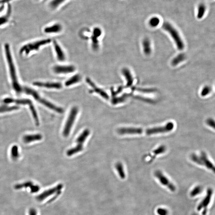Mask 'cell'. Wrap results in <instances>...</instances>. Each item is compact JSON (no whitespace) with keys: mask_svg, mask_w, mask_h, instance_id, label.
I'll return each instance as SVG.
<instances>
[{"mask_svg":"<svg viewBox=\"0 0 215 215\" xmlns=\"http://www.w3.org/2000/svg\"><path fill=\"white\" fill-rule=\"evenodd\" d=\"M206 123L208 126L215 130V120H214L211 118H208L206 121Z\"/></svg>","mask_w":215,"mask_h":215,"instance_id":"cell-35","label":"cell"},{"mask_svg":"<svg viewBox=\"0 0 215 215\" xmlns=\"http://www.w3.org/2000/svg\"><path fill=\"white\" fill-rule=\"evenodd\" d=\"M75 70V67L73 65H57L53 68L54 71L57 74H68Z\"/></svg>","mask_w":215,"mask_h":215,"instance_id":"cell-12","label":"cell"},{"mask_svg":"<svg viewBox=\"0 0 215 215\" xmlns=\"http://www.w3.org/2000/svg\"><path fill=\"white\" fill-rule=\"evenodd\" d=\"M78 112V108L76 106L72 108L71 110L63 132V135L64 137H67L69 136L73 124L75 121Z\"/></svg>","mask_w":215,"mask_h":215,"instance_id":"cell-7","label":"cell"},{"mask_svg":"<svg viewBox=\"0 0 215 215\" xmlns=\"http://www.w3.org/2000/svg\"><path fill=\"white\" fill-rule=\"evenodd\" d=\"M51 40L50 39H47L37 41L33 43L26 45L20 49V53H25L26 54H28L31 51L38 50L41 46L48 44L51 42Z\"/></svg>","mask_w":215,"mask_h":215,"instance_id":"cell-8","label":"cell"},{"mask_svg":"<svg viewBox=\"0 0 215 215\" xmlns=\"http://www.w3.org/2000/svg\"><path fill=\"white\" fill-rule=\"evenodd\" d=\"M186 56L184 54H181L177 55L172 60L171 64L173 66H176L185 60Z\"/></svg>","mask_w":215,"mask_h":215,"instance_id":"cell-23","label":"cell"},{"mask_svg":"<svg viewBox=\"0 0 215 215\" xmlns=\"http://www.w3.org/2000/svg\"><path fill=\"white\" fill-rule=\"evenodd\" d=\"M35 86L37 87H44L47 88L57 89H60L62 87L61 84L58 82H36L33 84Z\"/></svg>","mask_w":215,"mask_h":215,"instance_id":"cell-13","label":"cell"},{"mask_svg":"<svg viewBox=\"0 0 215 215\" xmlns=\"http://www.w3.org/2000/svg\"><path fill=\"white\" fill-rule=\"evenodd\" d=\"M213 192V190L211 188H209L208 189L205 197L198 206L197 207L198 211H200L203 209H204V211L206 208L208 206L210 203Z\"/></svg>","mask_w":215,"mask_h":215,"instance_id":"cell-11","label":"cell"},{"mask_svg":"<svg viewBox=\"0 0 215 215\" xmlns=\"http://www.w3.org/2000/svg\"><path fill=\"white\" fill-rule=\"evenodd\" d=\"M206 7L203 4H201L198 7L197 18L198 19H202L204 15L206 12Z\"/></svg>","mask_w":215,"mask_h":215,"instance_id":"cell-27","label":"cell"},{"mask_svg":"<svg viewBox=\"0 0 215 215\" xmlns=\"http://www.w3.org/2000/svg\"><path fill=\"white\" fill-rule=\"evenodd\" d=\"M5 49L8 64L9 68L10 76L12 82L13 88L17 93H20L22 92L23 88H22L18 82L16 70H15L13 61H12L9 46L7 43L5 45Z\"/></svg>","mask_w":215,"mask_h":215,"instance_id":"cell-2","label":"cell"},{"mask_svg":"<svg viewBox=\"0 0 215 215\" xmlns=\"http://www.w3.org/2000/svg\"><path fill=\"white\" fill-rule=\"evenodd\" d=\"M211 88L209 86H205L202 90L201 92L202 96H205L208 95L211 92Z\"/></svg>","mask_w":215,"mask_h":215,"instance_id":"cell-33","label":"cell"},{"mask_svg":"<svg viewBox=\"0 0 215 215\" xmlns=\"http://www.w3.org/2000/svg\"><path fill=\"white\" fill-rule=\"evenodd\" d=\"M42 138V135L40 134H36L28 135L23 137V140L25 143H29L33 141H40Z\"/></svg>","mask_w":215,"mask_h":215,"instance_id":"cell-16","label":"cell"},{"mask_svg":"<svg viewBox=\"0 0 215 215\" xmlns=\"http://www.w3.org/2000/svg\"><path fill=\"white\" fill-rule=\"evenodd\" d=\"M81 80V77L79 75H75L73 77H71L65 83V85L66 87L71 86L72 85L78 83Z\"/></svg>","mask_w":215,"mask_h":215,"instance_id":"cell-20","label":"cell"},{"mask_svg":"<svg viewBox=\"0 0 215 215\" xmlns=\"http://www.w3.org/2000/svg\"><path fill=\"white\" fill-rule=\"evenodd\" d=\"M157 213L159 215H168V211L165 208H159L157 210Z\"/></svg>","mask_w":215,"mask_h":215,"instance_id":"cell-36","label":"cell"},{"mask_svg":"<svg viewBox=\"0 0 215 215\" xmlns=\"http://www.w3.org/2000/svg\"><path fill=\"white\" fill-rule=\"evenodd\" d=\"M160 20L159 18L157 17H154L149 20V25L152 27H155L159 25L160 23Z\"/></svg>","mask_w":215,"mask_h":215,"instance_id":"cell-29","label":"cell"},{"mask_svg":"<svg viewBox=\"0 0 215 215\" xmlns=\"http://www.w3.org/2000/svg\"><path fill=\"white\" fill-rule=\"evenodd\" d=\"M154 176L159 180L161 183L165 186L170 189L171 191L174 192L176 190V187L175 185L170 182L168 178L160 171L158 170L155 171L154 173Z\"/></svg>","mask_w":215,"mask_h":215,"instance_id":"cell-9","label":"cell"},{"mask_svg":"<svg viewBox=\"0 0 215 215\" xmlns=\"http://www.w3.org/2000/svg\"><path fill=\"white\" fill-rule=\"evenodd\" d=\"M65 0H53L51 3V7L55 8L58 6Z\"/></svg>","mask_w":215,"mask_h":215,"instance_id":"cell-34","label":"cell"},{"mask_svg":"<svg viewBox=\"0 0 215 215\" xmlns=\"http://www.w3.org/2000/svg\"><path fill=\"white\" fill-rule=\"evenodd\" d=\"M29 109L32 112L33 114V118H34L35 122L37 126L39 125V120L38 114L36 111L35 108L33 104H31L29 105Z\"/></svg>","mask_w":215,"mask_h":215,"instance_id":"cell-25","label":"cell"},{"mask_svg":"<svg viewBox=\"0 0 215 215\" xmlns=\"http://www.w3.org/2000/svg\"><path fill=\"white\" fill-rule=\"evenodd\" d=\"M86 81L87 83L92 88V89L89 91L90 93L96 92V93L99 95L100 96H101L104 99H109V97L107 93L104 91L103 90L97 87L95 84L93 82H92V81L91 80L90 78H86Z\"/></svg>","mask_w":215,"mask_h":215,"instance_id":"cell-10","label":"cell"},{"mask_svg":"<svg viewBox=\"0 0 215 215\" xmlns=\"http://www.w3.org/2000/svg\"><path fill=\"white\" fill-rule=\"evenodd\" d=\"M142 46L144 54L149 55L151 53V46L150 41L148 38H145L143 40Z\"/></svg>","mask_w":215,"mask_h":215,"instance_id":"cell-18","label":"cell"},{"mask_svg":"<svg viewBox=\"0 0 215 215\" xmlns=\"http://www.w3.org/2000/svg\"><path fill=\"white\" fill-rule=\"evenodd\" d=\"M9 1V0H2V1H0V3H4V2H6V1Z\"/></svg>","mask_w":215,"mask_h":215,"instance_id":"cell-39","label":"cell"},{"mask_svg":"<svg viewBox=\"0 0 215 215\" xmlns=\"http://www.w3.org/2000/svg\"><path fill=\"white\" fill-rule=\"evenodd\" d=\"M3 102L5 104H10L15 103L18 105H28L33 103L29 99H14L12 98H6L3 100Z\"/></svg>","mask_w":215,"mask_h":215,"instance_id":"cell-14","label":"cell"},{"mask_svg":"<svg viewBox=\"0 0 215 215\" xmlns=\"http://www.w3.org/2000/svg\"><path fill=\"white\" fill-rule=\"evenodd\" d=\"M203 190V189L201 186H196V187L194 188L193 190H192L190 193V196L192 197H194L196 196V195H199L200 194Z\"/></svg>","mask_w":215,"mask_h":215,"instance_id":"cell-31","label":"cell"},{"mask_svg":"<svg viewBox=\"0 0 215 215\" xmlns=\"http://www.w3.org/2000/svg\"><path fill=\"white\" fill-rule=\"evenodd\" d=\"M122 73L123 76L125 77L127 81V86L129 87L132 85L133 83L134 80L132 73L129 69L127 68H123L122 70Z\"/></svg>","mask_w":215,"mask_h":215,"instance_id":"cell-17","label":"cell"},{"mask_svg":"<svg viewBox=\"0 0 215 215\" xmlns=\"http://www.w3.org/2000/svg\"><path fill=\"white\" fill-rule=\"evenodd\" d=\"M90 134V130L87 129L84 130L83 132L78 136L76 141L77 145L74 147L72 148L71 149L68 150L67 152V155L69 157L71 156L72 155H74V154L83 151V144Z\"/></svg>","mask_w":215,"mask_h":215,"instance_id":"cell-5","label":"cell"},{"mask_svg":"<svg viewBox=\"0 0 215 215\" xmlns=\"http://www.w3.org/2000/svg\"><path fill=\"white\" fill-rule=\"evenodd\" d=\"M29 215H37L36 211L33 208H31L29 210Z\"/></svg>","mask_w":215,"mask_h":215,"instance_id":"cell-38","label":"cell"},{"mask_svg":"<svg viewBox=\"0 0 215 215\" xmlns=\"http://www.w3.org/2000/svg\"><path fill=\"white\" fill-rule=\"evenodd\" d=\"M116 169L118 171V174L120 178L123 179L126 178V174L124 171V168L123 165L120 162H118L116 163Z\"/></svg>","mask_w":215,"mask_h":215,"instance_id":"cell-21","label":"cell"},{"mask_svg":"<svg viewBox=\"0 0 215 215\" xmlns=\"http://www.w3.org/2000/svg\"><path fill=\"white\" fill-rule=\"evenodd\" d=\"M61 26L60 24H56L46 28L44 29V32L46 33H56L61 31Z\"/></svg>","mask_w":215,"mask_h":215,"instance_id":"cell-19","label":"cell"},{"mask_svg":"<svg viewBox=\"0 0 215 215\" xmlns=\"http://www.w3.org/2000/svg\"><path fill=\"white\" fill-rule=\"evenodd\" d=\"M174 127L173 122H168L163 127H152L145 130L139 127H120L117 130V132L120 135L141 134L145 133L147 135H151L171 132L173 130Z\"/></svg>","mask_w":215,"mask_h":215,"instance_id":"cell-1","label":"cell"},{"mask_svg":"<svg viewBox=\"0 0 215 215\" xmlns=\"http://www.w3.org/2000/svg\"><path fill=\"white\" fill-rule=\"evenodd\" d=\"M19 107L14 106H2L0 107V113H5L6 112L18 110Z\"/></svg>","mask_w":215,"mask_h":215,"instance_id":"cell-28","label":"cell"},{"mask_svg":"<svg viewBox=\"0 0 215 215\" xmlns=\"http://www.w3.org/2000/svg\"><path fill=\"white\" fill-rule=\"evenodd\" d=\"M54 45L58 60L61 61H65V54L61 47L56 41H54Z\"/></svg>","mask_w":215,"mask_h":215,"instance_id":"cell-15","label":"cell"},{"mask_svg":"<svg viewBox=\"0 0 215 215\" xmlns=\"http://www.w3.org/2000/svg\"><path fill=\"white\" fill-rule=\"evenodd\" d=\"M166 150V147L165 145H162L158 148L155 149L153 151V153H154V154L151 157V159L150 160V161H152L154 160V158H155L156 156L158 155V154H163L164 152H165Z\"/></svg>","mask_w":215,"mask_h":215,"instance_id":"cell-22","label":"cell"},{"mask_svg":"<svg viewBox=\"0 0 215 215\" xmlns=\"http://www.w3.org/2000/svg\"><path fill=\"white\" fill-rule=\"evenodd\" d=\"M190 158L194 163L199 165L205 166L215 174V166L208 159L205 153L202 152L199 156L195 154H192Z\"/></svg>","mask_w":215,"mask_h":215,"instance_id":"cell-6","label":"cell"},{"mask_svg":"<svg viewBox=\"0 0 215 215\" xmlns=\"http://www.w3.org/2000/svg\"><path fill=\"white\" fill-rule=\"evenodd\" d=\"M127 96V95H125L119 97H116L115 96L113 97V99L112 100V103L113 105H116L123 102L125 101Z\"/></svg>","mask_w":215,"mask_h":215,"instance_id":"cell-26","label":"cell"},{"mask_svg":"<svg viewBox=\"0 0 215 215\" xmlns=\"http://www.w3.org/2000/svg\"><path fill=\"white\" fill-rule=\"evenodd\" d=\"M192 215H197V214H196V213H193V214H192Z\"/></svg>","mask_w":215,"mask_h":215,"instance_id":"cell-40","label":"cell"},{"mask_svg":"<svg viewBox=\"0 0 215 215\" xmlns=\"http://www.w3.org/2000/svg\"><path fill=\"white\" fill-rule=\"evenodd\" d=\"M100 36L93 33L92 36V37H91L92 48H93V50H95V51L97 50L99 48V42L98 38Z\"/></svg>","mask_w":215,"mask_h":215,"instance_id":"cell-24","label":"cell"},{"mask_svg":"<svg viewBox=\"0 0 215 215\" xmlns=\"http://www.w3.org/2000/svg\"><path fill=\"white\" fill-rule=\"evenodd\" d=\"M11 154L12 158L14 160H16L19 158V149H18V147L16 145H14L12 148Z\"/></svg>","mask_w":215,"mask_h":215,"instance_id":"cell-30","label":"cell"},{"mask_svg":"<svg viewBox=\"0 0 215 215\" xmlns=\"http://www.w3.org/2000/svg\"><path fill=\"white\" fill-rule=\"evenodd\" d=\"M23 91H24L27 95H31L35 99L48 108L49 109H51V110L54 111L57 113H60V114H62L64 113V110L62 108L59 107L54 105L52 103L47 101L44 99L42 98L37 93L36 91L33 89L28 88V87H24V88L23 89Z\"/></svg>","mask_w":215,"mask_h":215,"instance_id":"cell-3","label":"cell"},{"mask_svg":"<svg viewBox=\"0 0 215 215\" xmlns=\"http://www.w3.org/2000/svg\"><path fill=\"white\" fill-rule=\"evenodd\" d=\"M30 189L32 192H36L39 190V187L37 185H33L30 187Z\"/></svg>","mask_w":215,"mask_h":215,"instance_id":"cell-37","label":"cell"},{"mask_svg":"<svg viewBox=\"0 0 215 215\" xmlns=\"http://www.w3.org/2000/svg\"><path fill=\"white\" fill-rule=\"evenodd\" d=\"M33 185V184L32 182H28L23 184H18L15 185V188L16 189H21L23 188H30Z\"/></svg>","mask_w":215,"mask_h":215,"instance_id":"cell-32","label":"cell"},{"mask_svg":"<svg viewBox=\"0 0 215 215\" xmlns=\"http://www.w3.org/2000/svg\"><path fill=\"white\" fill-rule=\"evenodd\" d=\"M162 27L170 35L175 43L177 48L180 50H183L185 45L177 29L170 23L168 22L163 23Z\"/></svg>","mask_w":215,"mask_h":215,"instance_id":"cell-4","label":"cell"}]
</instances>
